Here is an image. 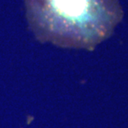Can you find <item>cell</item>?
Masks as SVG:
<instances>
[{"label": "cell", "mask_w": 128, "mask_h": 128, "mask_svg": "<svg viewBox=\"0 0 128 128\" xmlns=\"http://www.w3.org/2000/svg\"><path fill=\"white\" fill-rule=\"evenodd\" d=\"M35 37L62 48L92 50L124 18L121 0H24Z\"/></svg>", "instance_id": "obj_1"}]
</instances>
